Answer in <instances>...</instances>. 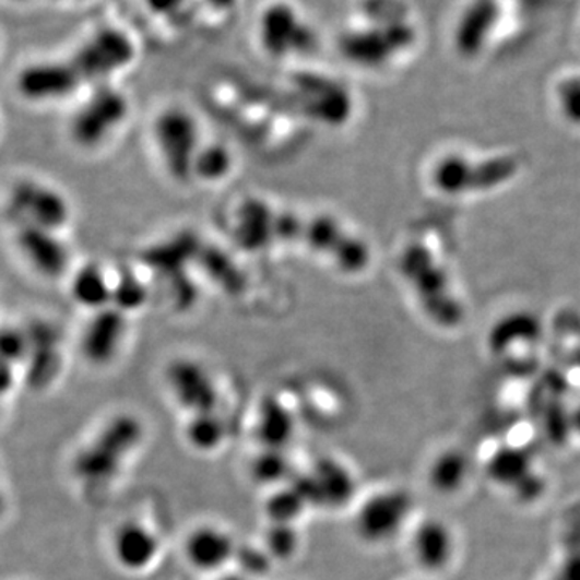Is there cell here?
Returning <instances> with one entry per match:
<instances>
[{
	"mask_svg": "<svg viewBox=\"0 0 580 580\" xmlns=\"http://www.w3.org/2000/svg\"><path fill=\"white\" fill-rule=\"evenodd\" d=\"M399 273L421 315L443 332L466 322L467 307L458 283L453 244L443 227L424 225L400 250Z\"/></svg>",
	"mask_w": 580,
	"mask_h": 580,
	"instance_id": "obj_1",
	"label": "cell"
},
{
	"mask_svg": "<svg viewBox=\"0 0 580 580\" xmlns=\"http://www.w3.org/2000/svg\"><path fill=\"white\" fill-rule=\"evenodd\" d=\"M524 166L514 151L447 149L429 163L427 182L443 199H477L513 185Z\"/></svg>",
	"mask_w": 580,
	"mask_h": 580,
	"instance_id": "obj_2",
	"label": "cell"
},
{
	"mask_svg": "<svg viewBox=\"0 0 580 580\" xmlns=\"http://www.w3.org/2000/svg\"><path fill=\"white\" fill-rule=\"evenodd\" d=\"M144 440V424L132 415L115 416L74 460V474L87 483L117 476L125 460Z\"/></svg>",
	"mask_w": 580,
	"mask_h": 580,
	"instance_id": "obj_3",
	"label": "cell"
},
{
	"mask_svg": "<svg viewBox=\"0 0 580 580\" xmlns=\"http://www.w3.org/2000/svg\"><path fill=\"white\" fill-rule=\"evenodd\" d=\"M261 49L273 59H292L313 50L317 36L301 10L289 0H271L257 19Z\"/></svg>",
	"mask_w": 580,
	"mask_h": 580,
	"instance_id": "obj_4",
	"label": "cell"
},
{
	"mask_svg": "<svg viewBox=\"0 0 580 580\" xmlns=\"http://www.w3.org/2000/svg\"><path fill=\"white\" fill-rule=\"evenodd\" d=\"M415 500L405 488H384L363 501L355 516V531L365 544H389L412 518Z\"/></svg>",
	"mask_w": 580,
	"mask_h": 580,
	"instance_id": "obj_5",
	"label": "cell"
},
{
	"mask_svg": "<svg viewBox=\"0 0 580 580\" xmlns=\"http://www.w3.org/2000/svg\"><path fill=\"white\" fill-rule=\"evenodd\" d=\"M135 46L117 26H102L80 44L70 62L83 83L104 81L134 60Z\"/></svg>",
	"mask_w": 580,
	"mask_h": 580,
	"instance_id": "obj_6",
	"label": "cell"
},
{
	"mask_svg": "<svg viewBox=\"0 0 580 580\" xmlns=\"http://www.w3.org/2000/svg\"><path fill=\"white\" fill-rule=\"evenodd\" d=\"M301 242L315 253L328 257L345 274L363 273L371 264L368 244L332 216L318 215L305 220Z\"/></svg>",
	"mask_w": 580,
	"mask_h": 580,
	"instance_id": "obj_7",
	"label": "cell"
},
{
	"mask_svg": "<svg viewBox=\"0 0 580 580\" xmlns=\"http://www.w3.org/2000/svg\"><path fill=\"white\" fill-rule=\"evenodd\" d=\"M129 114L128 98L117 87L100 84L71 120V138L84 149L100 145Z\"/></svg>",
	"mask_w": 580,
	"mask_h": 580,
	"instance_id": "obj_8",
	"label": "cell"
},
{
	"mask_svg": "<svg viewBox=\"0 0 580 580\" xmlns=\"http://www.w3.org/2000/svg\"><path fill=\"white\" fill-rule=\"evenodd\" d=\"M292 97L301 114L328 127H342L354 114V97L347 87L320 74H304L292 83Z\"/></svg>",
	"mask_w": 580,
	"mask_h": 580,
	"instance_id": "obj_9",
	"label": "cell"
},
{
	"mask_svg": "<svg viewBox=\"0 0 580 580\" xmlns=\"http://www.w3.org/2000/svg\"><path fill=\"white\" fill-rule=\"evenodd\" d=\"M155 139L169 175L181 181L191 178L200 151L199 127L192 115L182 108L163 111L155 121Z\"/></svg>",
	"mask_w": 580,
	"mask_h": 580,
	"instance_id": "obj_10",
	"label": "cell"
},
{
	"mask_svg": "<svg viewBox=\"0 0 580 580\" xmlns=\"http://www.w3.org/2000/svg\"><path fill=\"white\" fill-rule=\"evenodd\" d=\"M291 483L304 495L308 507L324 510H341L356 495L355 474L347 464L332 458H322L308 473L294 477Z\"/></svg>",
	"mask_w": 580,
	"mask_h": 580,
	"instance_id": "obj_11",
	"label": "cell"
},
{
	"mask_svg": "<svg viewBox=\"0 0 580 580\" xmlns=\"http://www.w3.org/2000/svg\"><path fill=\"white\" fill-rule=\"evenodd\" d=\"M544 324L531 311L516 310L505 315L488 331V351L500 358L532 354L544 344Z\"/></svg>",
	"mask_w": 580,
	"mask_h": 580,
	"instance_id": "obj_12",
	"label": "cell"
},
{
	"mask_svg": "<svg viewBox=\"0 0 580 580\" xmlns=\"http://www.w3.org/2000/svg\"><path fill=\"white\" fill-rule=\"evenodd\" d=\"M81 84L83 81L70 60L32 63L16 78V90L32 102L59 100L71 96Z\"/></svg>",
	"mask_w": 580,
	"mask_h": 580,
	"instance_id": "obj_13",
	"label": "cell"
},
{
	"mask_svg": "<svg viewBox=\"0 0 580 580\" xmlns=\"http://www.w3.org/2000/svg\"><path fill=\"white\" fill-rule=\"evenodd\" d=\"M168 386L176 402L192 415L216 412L218 390L210 372L192 359H179L168 369Z\"/></svg>",
	"mask_w": 580,
	"mask_h": 580,
	"instance_id": "obj_14",
	"label": "cell"
},
{
	"mask_svg": "<svg viewBox=\"0 0 580 580\" xmlns=\"http://www.w3.org/2000/svg\"><path fill=\"white\" fill-rule=\"evenodd\" d=\"M412 555L416 565L429 575H442L457 556V535L440 518H427L412 534Z\"/></svg>",
	"mask_w": 580,
	"mask_h": 580,
	"instance_id": "obj_15",
	"label": "cell"
},
{
	"mask_svg": "<svg viewBox=\"0 0 580 580\" xmlns=\"http://www.w3.org/2000/svg\"><path fill=\"white\" fill-rule=\"evenodd\" d=\"M12 202L19 212L26 215V222L56 230L70 218V209L62 193L34 181H23L15 186Z\"/></svg>",
	"mask_w": 580,
	"mask_h": 580,
	"instance_id": "obj_16",
	"label": "cell"
},
{
	"mask_svg": "<svg viewBox=\"0 0 580 580\" xmlns=\"http://www.w3.org/2000/svg\"><path fill=\"white\" fill-rule=\"evenodd\" d=\"M127 320L118 308H102L84 331L81 347L83 354L94 365L111 362L123 342Z\"/></svg>",
	"mask_w": 580,
	"mask_h": 580,
	"instance_id": "obj_17",
	"label": "cell"
},
{
	"mask_svg": "<svg viewBox=\"0 0 580 580\" xmlns=\"http://www.w3.org/2000/svg\"><path fill=\"white\" fill-rule=\"evenodd\" d=\"M277 210L260 199H249L239 206L234 222V239L249 252H260L276 244L274 226Z\"/></svg>",
	"mask_w": 580,
	"mask_h": 580,
	"instance_id": "obj_18",
	"label": "cell"
},
{
	"mask_svg": "<svg viewBox=\"0 0 580 580\" xmlns=\"http://www.w3.org/2000/svg\"><path fill=\"white\" fill-rule=\"evenodd\" d=\"M19 244L33 267L44 276L59 277L67 270L70 257L54 230L26 222L19 229Z\"/></svg>",
	"mask_w": 580,
	"mask_h": 580,
	"instance_id": "obj_19",
	"label": "cell"
},
{
	"mask_svg": "<svg viewBox=\"0 0 580 580\" xmlns=\"http://www.w3.org/2000/svg\"><path fill=\"white\" fill-rule=\"evenodd\" d=\"M185 549L186 558L192 568L203 572H215L234 559L237 545L223 529L203 525L191 532Z\"/></svg>",
	"mask_w": 580,
	"mask_h": 580,
	"instance_id": "obj_20",
	"label": "cell"
},
{
	"mask_svg": "<svg viewBox=\"0 0 580 580\" xmlns=\"http://www.w3.org/2000/svg\"><path fill=\"white\" fill-rule=\"evenodd\" d=\"M161 553V541L147 525L129 521L118 528L114 537V555L128 571H144Z\"/></svg>",
	"mask_w": 580,
	"mask_h": 580,
	"instance_id": "obj_21",
	"label": "cell"
},
{
	"mask_svg": "<svg viewBox=\"0 0 580 580\" xmlns=\"http://www.w3.org/2000/svg\"><path fill=\"white\" fill-rule=\"evenodd\" d=\"M470 457L461 449H443L434 454L427 464L426 481L430 490L440 497H454L466 487L471 477Z\"/></svg>",
	"mask_w": 580,
	"mask_h": 580,
	"instance_id": "obj_22",
	"label": "cell"
},
{
	"mask_svg": "<svg viewBox=\"0 0 580 580\" xmlns=\"http://www.w3.org/2000/svg\"><path fill=\"white\" fill-rule=\"evenodd\" d=\"M200 250L202 244L196 234L181 233L149 249L144 261L162 276L171 277L176 286V280L182 281L186 267L199 257Z\"/></svg>",
	"mask_w": 580,
	"mask_h": 580,
	"instance_id": "obj_23",
	"label": "cell"
},
{
	"mask_svg": "<svg viewBox=\"0 0 580 580\" xmlns=\"http://www.w3.org/2000/svg\"><path fill=\"white\" fill-rule=\"evenodd\" d=\"M534 473L531 451L518 446H504L492 451L485 463L487 480L511 492L525 483Z\"/></svg>",
	"mask_w": 580,
	"mask_h": 580,
	"instance_id": "obj_24",
	"label": "cell"
},
{
	"mask_svg": "<svg viewBox=\"0 0 580 580\" xmlns=\"http://www.w3.org/2000/svg\"><path fill=\"white\" fill-rule=\"evenodd\" d=\"M295 433V421L289 410L276 399L267 400L260 406L257 419V437L263 449L284 450Z\"/></svg>",
	"mask_w": 580,
	"mask_h": 580,
	"instance_id": "obj_25",
	"label": "cell"
},
{
	"mask_svg": "<svg viewBox=\"0 0 580 580\" xmlns=\"http://www.w3.org/2000/svg\"><path fill=\"white\" fill-rule=\"evenodd\" d=\"M71 294L78 304L97 311L107 308L111 301V286L96 264H87L78 271L71 283Z\"/></svg>",
	"mask_w": 580,
	"mask_h": 580,
	"instance_id": "obj_26",
	"label": "cell"
},
{
	"mask_svg": "<svg viewBox=\"0 0 580 580\" xmlns=\"http://www.w3.org/2000/svg\"><path fill=\"white\" fill-rule=\"evenodd\" d=\"M226 423L216 412L192 415L189 421L186 437L193 449L212 451L222 446L226 439Z\"/></svg>",
	"mask_w": 580,
	"mask_h": 580,
	"instance_id": "obj_27",
	"label": "cell"
},
{
	"mask_svg": "<svg viewBox=\"0 0 580 580\" xmlns=\"http://www.w3.org/2000/svg\"><path fill=\"white\" fill-rule=\"evenodd\" d=\"M199 258L205 264L206 273L215 283H218V286H222L229 294H237V292L242 291V274L225 252L213 249V247H206L205 250H200Z\"/></svg>",
	"mask_w": 580,
	"mask_h": 580,
	"instance_id": "obj_28",
	"label": "cell"
},
{
	"mask_svg": "<svg viewBox=\"0 0 580 580\" xmlns=\"http://www.w3.org/2000/svg\"><path fill=\"white\" fill-rule=\"evenodd\" d=\"M305 508H308L307 500L291 481L267 501V514L274 524H294Z\"/></svg>",
	"mask_w": 580,
	"mask_h": 580,
	"instance_id": "obj_29",
	"label": "cell"
},
{
	"mask_svg": "<svg viewBox=\"0 0 580 580\" xmlns=\"http://www.w3.org/2000/svg\"><path fill=\"white\" fill-rule=\"evenodd\" d=\"M292 464L284 450L263 449L253 460L252 476L261 484H281L289 481Z\"/></svg>",
	"mask_w": 580,
	"mask_h": 580,
	"instance_id": "obj_30",
	"label": "cell"
},
{
	"mask_svg": "<svg viewBox=\"0 0 580 580\" xmlns=\"http://www.w3.org/2000/svg\"><path fill=\"white\" fill-rule=\"evenodd\" d=\"M233 166V157L223 145H209L200 149L193 162V176L206 179V181H218L225 178Z\"/></svg>",
	"mask_w": 580,
	"mask_h": 580,
	"instance_id": "obj_31",
	"label": "cell"
},
{
	"mask_svg": "<svg viewBox=\"0 0 580 580\" xmlns=\"http://www.w3.org/2000/svg\"><path fill=\"white\" fill-rule=\"evenodd\" d=\"M298 547H300V535H298L294 524H274L271 522V528L264 535V548L274 561L276 559L280 561L291 559L292 556L297 555Z\"/></svg>",
	"mask_w": 580,
	"mask_h": 580,
	"instance_id": "obj_32",
	"label": "cell"
},
{
	"mask_svg": "<svg viewBox=\"0 0 580 580\" xmlns=\"http://www.w3.org/2000/svg\"><path fill=\"white\" fill-rule=\"evenodd\" d=\"M111 301L120 311L139 310L147 301V289L141 281L131 274H125L118 283L111 287Z\"/></svg>",
	"mask_w": 580,
	"mask_h": 580,
	"instance_id": "obj_33",
	"label": "cell"
},
{
	"mask_svg": "<svg viewBox=\"0 0 580 580\" xmlns=\"http://www.w3.org/2000/svg\"><path fill=\"white\" fill-rule=\"evenodd\" d=\"M36 354L33 356L29 368V382L34 387L49 384L59 371L60 359L57 355L56 344L34 345Z\"/></svg>",
	"mask_w": 580,
	"mask_h": 580,
	"instance_id": "obj_34",
	"label": "cell"
},
{
	"mask_svg": "<svg viewBox=\"0 0 580 580\" xmlns=\"http://www.w3.org/2000/svg\"><path fill=\"white\" fill-rule=\"evenodd\" d=\"M234 561L239 565L240 575L246 578H261L271 571L274 559L271 558L267 548L253 547V545H246V547H237Z\"/></svg>",
	"mask_w": 580,
	"mask_h": 580,
	"instance_id": "obj_35",
	"label": "cell"
},
{
	"mask_svg": "<svg viewBox=\"0 0 580 580\" xmlns=\"http://www.w3.org/2000/svg\"><path fill=\"white\" fill-rule=\"evenodd\" d=\"M29 347L32 345H29L28 335L12 328L0 329V359H5L13 365L28 354Z\"/></svg>",
	"mask_w": 580,
	"mask_h": 580,
	"instance_id": "obj_36",
	"label": "cell"
},
{
	"mask_svg": "<svg viewBox=\"0 0 580 580\" xmlns=\"http://www.w3.org/2000/svg\"><path fill=\"white\" fill-rule=\"evenodd\" d=\"M558 100L566 120L580 127V76L569 78L559 86Z\"/></svg>",
	"mask_w": 580,
	"mask_h": 580,
	"instance_id": "obj_37",
	"label": "cell"
},
{
	"mask_svg": "<svg viewBox=\"0 0 580 580\" xmlns=\"http://www.w3.org/2000/svg\"><path fill=\"white\" fill-rule=\"evenodd\" d=\"M555 578L558 580H580V553L566 556Z\"/></svg>",
	"mask_w": 580,
	"mask_h": 580,
	"instance_id": "obj_38",
	"label": "cell"
},
{
	"mask_svg": "<svg viewBox=\"0 0 580 580\" xmlns=\"http://www.w3.org/2000/svg\"><path fill=\"white\" fill-rule=\"evenodd\" d=\"M13 384L12 363L0 359V395L9 392Z\"/></svg>",
	"mask_w": 580,
	"mask_h": 580,
	"instance_id": "obj_39",
	"label": "cell"
},
{
	"mask_svg": "<svg viewBox=\"0 0 580 580\" xmlns=\"http://www.w3.org/2000/svg\"><path fill=\"white\" fill-rule=\"evenodd\" d=\"M571 426L572 429H575L580 436V405L575 410V412H572Z\"/></svg>",
	"mask_w": 580,
	"mask_h": 580,
	"instance_id": "obj_40",
	"label": "cell"
},
{
	"mask_svg": "<svg viewBox=\"0 0 580 580\" xmlns=\"http://www.w3.org/2000/svg\"><path fill=\"white\" fill-rule=\"evenodd\" d=\"M220 580H252V579L246 578V576L240 575V572H237V575L223 576V578Z\"/></svg>",
	"mask_w": 580,
	"mask_h": 580,
	"instance_id": "obj_41",
	"label": "cell"
},
{
	"mask_svg": "<svg viewBox=\"0 0 580 580\" xmlns=\"http://www.w3.org/2000/svg\"><path fill=\"white\" fill-rule=\"evenodd\" d=\"M56 2H80V0H56Z\"/></svg>",
	"mask_w": 580,
	"mask_h": 580,
	"instance_id": "obj_42",
	"label": "cell"
},
{
	"mask_svg": "<svg viewBox=\"0 0 580 580\" xmlns=\"http://www.w3.org/2000/svg\"><path fill=\"white\" fill-rule=\"evenodd\" d=\"M3 510V500L2 497H0V513H2Z\"/></svg>",
	"mask_w": 580,
	"mask_h": 580,
	"instance_id": "obj_43",
	"label": "cell"
},
{
	"mask_svg": "<svg viewBox=\"0 0 580 580\" xmlns=\"http://www.w3.org/2000/svg\"><path fill=\"white\" fill-rule=\"evenodd\" d=\"M16 2H23V0H16Z\"/></svg>",
	"mask_w": 580,
	"mask_h": 580,
	"instance_id": "obj_44",
	"label": "cell"
},
{
	"mask_svg": "<svg viewBox=\"0 0 580 580\" xmlns=\"http://www.w3.org/2000/svg\"><path fill=\"white\" fill-rule=\"evenodd\" d=\"M553 580H558V579L555 578V579H553Z\"/></svg>",
	"mask_w": 580,
	"mask_h": 580,
	"instance_id": "obj_45",
	"label": "cell"
}]
</instances>
